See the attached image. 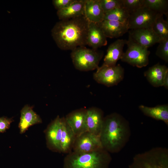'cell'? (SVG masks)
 I'll list each match as a JSON object with an SVG mask.
<instances>
[{"instance_id":"obj_17","label":"cell","mask_w":168,"mask_h":168,"mask_svg":"<svg viewBox=\"0 0 168 168\" xmlns=\"http://www.w3.org/2000/svg\"><path fill=\"white\" fill-rule=\"evenodd\" d=\"M84 16L89 22L99 23L104 20L105 13L99 0H85Z\"/></svg>"},{"instance_id":"obj_25","label":"cell","mask_w":168,"mask_h":168,"mask_svg":"<svg viewBox=\"0 0 168 168\" xmlns=\"http://www.w3.org/2000/svg\"><path fill=\"white\" fill-rule=\"evenodd\" d=\"M144 6L157 14L168 15V0H144Z\"/></svg>"},{"instance_id":"obj_20","label":"cell","mask_w":168,"mask_h":168,"mask_svg":"<svg viewBox=\"0 0 168 168\" xmlns=\"http://www.w3.org/2000/svg\"><path fill=\"white\" fill-rule=\"evenodd\" d=\"M85 0H75L68 7L57 10V14L60 20L84 16Z\"/></svg>"},{"instance_id":"obj_18","label":"cell","mask_w":168,"mask_h":168,"mask_svg":"<svg viewBox=\"0 0 168 168\" xmlns=\"http://www.w3.org/2000/svg\"><path fill=\"white\" fill-rule=\"evenodd\" d=\"M33 107L27 105L21 110L19 128L21 134L25 133L30 126L42 122L40 117L33 111Z\"/></svg>"},{"instance_id":"obj_23","label":"cell","mask_w":168,"mask_h":168,"mask_svg":"<svg viewBox=\"0 0 168 168\" xmlns=\"http://www.w3.org/2000/svg\"><path fill=\"white\" fill-rule=\"evenodd\" d=\"M129 15V13L125 8L120 7L105 13L104 20L128 22Z\"/></svg>"},{"instance_id":"obj_6","label":"cell","mask_w":168,"mask_h":168,"mask_svg":"<svg viewBox=\"0 0 168 168\" xmlns=\"http://www.w3.org/2000/svg\"><path fill=\"white\" fill-rule=\"evenodd\" d=\"M126 44L127 49L120 59L122 61L138 68L146 67L148 64L150 52L148 48L139 44L129 37Z\"/></svg>"},{"instance_id":"obj_21","label":"cell","mask_w":168,"mask_h":168,"mask_svg":"<svg viewBox=\"0 0 168 168\" xmlns=\"http://www.w3.org/2000/svg\"><path fill=\"white\" fill-rule=\"evenodd\" d=\"M139 109L145 115L157 120L163 121L168 125V105H158L154 107H149L143 105L139 106Z\"/></svg>"},{"instance_id":"obj_4","label":"cell","mask_w":168,"mask_h":168,"mask_svg":"<svg viewBox=\"0 0 168 168\" xmlns=\"http://www.w3.org/2000/svg\"><path fill=\"white\" fill-rule=\"evenodd\" d=\"M129 168H168V149L154 147L138 154L133 158Z\"/></svg>"},{"instance_id":"obj_9","label":"cell","mask_w":168,"mask_h":168,"mask_svg":"<svg viewBox=\"0 0 168 168\" xmlns=\"http://www.w3.org/2000/svg\"><path fill=\"white\" fill-rule=\"evenodd\" d=\"M102 148L100 136L86 131L76 137L72 151L89 152Z\"/></svg>"},{"instance_id":"obj_1","label":"cell","mask_w":168,"mask_h":168,"mask_svg":"<svg viewBox=\"0 0 168 168\" xmlns=\"http://www.w3.org/2000/svg\"><path fill=\"white\" fill-rule=\"evenodd\" d=\"M89 22L85 16L57 22L51 35L58 47L63 50H72L87 45Z\"/></svg>"},{"instance_id":"obj_8","label":"cell","mask_w":168,"mask_h":168,"mask_svg":"<svg viewBox=\"0 0 168 168\" xmlns=\"http://www.w3.org/2000/svg\"><path fill=\"white\" fill-rule=\"evenodd\" d=\"M159 14L143 6L130 14L128 21V29L152 28Z\"/></svg>"},{"instance_id":"obj_31","label":"cell","mask_w":168,"mask_h":168,"mask_svg":"<svg viewBox=\"0 0 168 168\" xmlns=\"http://www.w3.org/2000/svg\"><path fill=\"white\" fill-rule=\"evenodd\" d=\"M166 89H168V72H167L164 78L163 86Z\"/></svg>"},{"instance_id":"obj_12","label":"cell","mask_w":168,"mask_h":168,"mask_svg":"<svg viewBox=\"0 0 168 168\" xmlns=\"http://www.w3.org/2000/svg\"><path fill=\"white\" fill-rule=\"evenodd\" d=\"M87 109L82 108L74 110L65 117L66 121L76 137L87 131L86 116Z\"/></svg>"},{"instance_id":"obj_29","label":"cell","mask_w":168,"mask_h":168,"mask_svg":"<svg viewBox=\"0 0 168 168\" xmlns=\"http://www.w3.org/2000/svg\"><path fill=\"white\" fill-rule=\"evenodd\" d=\"M13 121L12 118L3 116L0 117V133L5 132L9 128L11 124Z\"/></svg>"},{"instance_id":"obj_24","label":"cell","mask_w":168,"mask_h":168,"mask_svg":"<svg viewBox=\"0 0 168 168\" xmlns=\"http://www.w3.org/2000/svg\"><path fill=\"white\" fill-rule=\"evenodd\" d=\"M152 28L161 40L168 38V21L164 19L163 15L158 16Z\"/></svg>"},{"instance_id":"obj_28","label":"cell","mask_w":168,"mask_h":168,"mask_svg":"<svg viewBox=\"0 0 168 168\" xmlns=\"http://www.w3.org/2000/svg\"><path fill=\"white\" fill-rule=\"evenodd\" d=\"M123 7L130 14L144 6V0H122Z\"/></svg>"},{"instance_id":"obj_14","label":"cell","mask_w":168,"mask_h":168,"mask_svg":"<svg viewBox=\"0 0 168 168\" xmlns=\"http://www.w3.org/2000/svg\"><path fill=\"white\" fill-rule=\"evenodd\" d=\"M98 24L107 38L119 37L129 30L128 22L104 20Z\"/></svg>"},{"instance_id":"obj_10","label":"cell","mask_w":168,"mask_h":168,"mask_svg":"<svg viewBox=\"0 0 168 168\" xmlns=\"http://www.w3.org/2000/svg\"><path fill=\"white\" fill-rule=\"evenodd\" d=\"M64 117L59 116L48 126L46 131L47 143L49 148L56 152H60V142L63 125Z\"/></svg>"},{"instance_id":"obj_15","label":"cell","mask_w":168,"mask_h":168,"mask_svg":"<svg viewBox=\"0 0 168 168\" xmlns=\"http://www.w3.org/2000/svg\"><path fill=\"white\" fill-rule=\"evenodd\" d=\"M107 38L98 23L89 22L87 45L97 49L107 45Z\"/></svg>"},{"instance_id":"obj_5","label":"cell","mask_w":168,"mask_h":168,"mask_svg":"<svg viewBox=\"0 0 168 168\" xmlns=\"http://www.w3.org/2000/svg\"><path fill=\"white\" fill-rule=\"evenodd\" d=\"M103 56L102 51L90 49L85 46L77 47L72 50L71 57L75 68L81 71L97 69Z\"/></svg>"},{"instance_id":"obj_22","label":"cell","mask_w":168,"mask_h":168,"mask_svg":"<svg viewBox=\"0 0 168 168\" xmlns=\"http://www.w3.org/2000/svg\"><path fill=\"white\" fill-rule=\"evenodd\" d=\"M76 136L67 123L64 117L60 142V152L69 153L72 151Z\"/></svg>"},{"instance_id":"obj_11","label":"cell","mask_w":168,"mask_h":168,"mask_svg":"<svg viewBox=\"0 0 168 168\" xmlns=\"http://www.w3.org/2000/svg\"><path fill=\"white\" fill-rule=\"evenodd\" d=\"M129 37L139 44L147 48L161 40L152 28L131 30L129 31Z\"/></svg>"},{"instance_id":"obj_7","label":"cell","mask_w":168,"mask_h":168,"mask_svg":"<svg viewBox=\"0 0 168 168\" xmlns=\"http://www.w3.org/2000/svg\"><path fill=\"white\" fill-rule=\"evenodd\" d=\"M96 69L93 75L94 80L107 87L117 85L124 77V69L119 64L114 66L103 64Z\"/></svg>"},{"instance_id":"obj_13","label":"cell","mask_w":168,"mask_h":168,"mask_svg":"<svg viewBox=\"0 0 168 168\" xmlns=\"http://www.w3.org/2000/svg\"><path fill=\"white\" fill-rule=\"evenodd\" d=\"M104 117L103 111L98 108L92 107L87 109V131L100 136Z\"/></svg>"},{"instance_id":"obj_19","label":"cell","mask_w":168,"mask_h":168,"mask_svg":"<svg viewBox=\"0 0 168 168\" xmlns=\"http://www.w3.org/2000/svg\"><path fill=\"white\" fill-rule=\"evenodd\" d=\"M168 72L167 67L159 63L150 67L145 72L144 75L152 86L158 87L162 86L164 78Z\"/></svg>"},{"instance_id":"obj_2","label":"cell","mask_w":168,"mask_h":168,"mask_svg":"<svg viewBox=\"0 0 168 168\" xmlns=\"http://www.w3.org/2000/svg\"><path fill=\"white\" fill-rule=\"evenodd\" d=\"M131 134L129 122L114 112L105 116L100 134L102 147L110 153H117L124 147Z\"/></svg>"},{"instance_id":"obj_16","label":"cell","mask_w":168,"mask_h":168,"mask_svg":"<svg viewBox=\"0 0 168 168\" xmlns=\"http://www.w3.org/2000/svg\"><path fill=\"white\" fill-rule=\"evenodd\" d=\"M126 42L125 40L118 39L111 43L107 50L103 64L108 66L116 65L117 61L121 59L123 55V48Z\"/></svg>"},{"instance_id":"obj_27","label":"cell","mask_w":168,"mask_h":168,"mask_svg":"<svg viewBox=\"0 0 168 168\" xmlns=\"http://www.w3.org/2000/svg\"><path fill=\"white\" fill-rule=\"evenodd\" d=\"M101 7L105 13L116 8L123 7L122 0H99Z\"/></svg>"},{"instance_id":"obj_3","label":"cell","mask_w":168,"mask_h":168,"mask_svg":"<svg viewBox=\"0 0 168 168\" xmlns=\"http://www.w3.org/2000/svg\"><path fill=\"white\" fill-rule=\"evenodd\" d=\"M110 153L102 148L89 152L72 151L64 158L63 168H109Z\"/></svg>"},{"instance_id":"obj_30","label":"cell","mask_w":168,"mask_h":168,"mask_svg":"<svg viewBox=\"0 0 168 168\" xmlns=\"http://www.w3.org/2000/svg\"><path fill=\"white\" fill-rule=\"evenodd\" d=\"M75 0H53V4L55 8L58 10L65 8L74 2Z\"/></svg>"},{"instance_id":"obj_26","label":"cell","mask_w":168,"mask_h":168,"mask_svg":"<svg viewBox=\"0 0 168 168\" xmlns=\"http://www.w3.org/2000/svg\"><path fill=\"white\" fill-rule=\"evenodd\" d=\"M159 43L156 54L166 62H168V38L161 40Z\"/></svg>"}]
</instances>
